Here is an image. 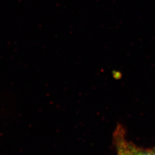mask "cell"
<instances>
[{
  "mask_svg": "<svg viewBox=\"0 0 155 155\" xmlns=\"http://www.w3.org/2000/svg\"></svg>",
  "mask_w": 155,
  "mask_h": 155,
  "instance_id": "1",
  "label": "cell"
}]
</instances>
